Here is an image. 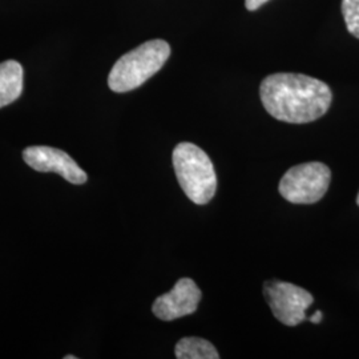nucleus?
<instances>
[{"instance_id":"9d476101","label":"nucleus","mask_w":359,"mask_h":359,"mask_svg":"<svg viewBox=\"0 0 359 359\" xmlns=\"http://www.w3.org/2000/svg\"><path fill=\"white\" fill-rule=\"evenodd\" d=\"M342 15L347 31L359 39V0H342Z\"/></svg>"},{"instance_id":"1a4fd4ad","label":"nucleus","mask_w":359,"mask_h":359,"mask_svg":"<svg viewBox=\"0 0 359 359\" xmlns=\"http://www.w3.org/2000/svg\"><path fill=\"white\" fill-rule=\"evenodd\" d=\"M176 358L179 359H218L217 350L209 341L197 338V337H187L180 339L179 344L175 348Z\"/></svg>"},{"instance_id":"7ed1b4c3","label":"nucleus","mask_w":359,"mask_h":359,"mask_svg":"<svg viewBox=\"0 0 359 359\" xmlns=\"http://www.w3.org/2000/svg\"><path fill=\"white\" fill-rule=\"evenodd\" d=\"M173 168L188 198L205 205L217 191V176L209 156L192 142H181L173 151Z\"/></svg>"},{"instance_id":"f03ea898","label":"nucleus","mask_w":359,"mask_h":359,"mask_svg":"<svg viewBox=\"0 0 359 359\" xmlns=\"http://www.w3.org/2000/svg\"><path fill=\"white\" fill-rule=\"evenodd\" d=\"M169 56L170 47L165 40L142 43L116 62L108 76L109 88L117 93L139 88L164 67Z\"/></svg>"},{"instance_id":"f257e3e1","label":"nucleus","mask_w":359,"mask_h":359,"mask_svg":"<svg viewBox=\"0 0 359 359\" xmlns=\"http://www.w3.org/2000/svg\"><path fill=\"white\" fill-rule=\"evenodd\" d=\"M264 108L274 118L290 124H306L325 115L333 100L326 83L301 74H274L259 87Z\"/></svg>"},{"instance_id":"423d86ee","label":"nucleus","mask_w":359,"mask_h":359,"mask_svg":"<svg viewBox=\"0 0 359 359\" xmlns=\"http://www.w3.org/2000/svg\"><path fill=\"white\" fill-rule=\"evenodd\" d=\"M23 160L27 165L38 172L57 173L75 185L86 184L88 180L87 173L77 165L76 161L69 154L52 147L38 145L26 148L23 151Z\"/></svg>"},{"instance_id":"6e6552de","label":"nucleus","mask_w":359,"mask_h":359,"mask_svg":"<svg viewBox=\"0 0 359 359\" xmlns=\"http://www.w3.org/2000/svg\"><path fill=\"white\" fill-rule=\"evenodd\" d=\"M23 92V67L15 60L0 65V108L10 105Z\"/></svg>"},{"instance_id":"9b49d317","label":"nucleus","mask_w":359,"mask_h":359,"mask_svg":"<svg viewBox=\"0 0 359 359\" xmlns=\"http://www.w3.org/2000/svg\"><path fill=\"white\" fill-rule=\"evenodd\" d=\"M268 0H245V7L248 11H256L261 6H264Z\"/></svg>"},{"instance_id":"39448f33","label":"nucleus","mask_w":359,"mask_h":359,"mask_svg":"<svg viewBox=\"0 0 359 359\" xmlns=\"http://www.w3.org/2000/svg\"><path fill=\"white\" fill-rule=\"evenodd\" d=\"M264 294L274 317L286 326H297L305 321L306 310L313 304L308 290L278 280L264 285Z\"/></svg>"},{"instance_id":"4468645a","label":"nucleus","mask_w":359,"mask_h":359,"mask_svg":"<svg viewBox=\"0 0 359 359\" xmlns=\"http://www.w3.org/2000/svg\"><path fill=\"white\" fill-rule=\"evenodd\" d=\"M357 204H358V206H359V193H358V196H357Z\"/></svg>"},{"instance_id":"ddd939ff","label":"nucleus","mask_w":359,"mask_h":359,"mask_svg":"<svg viewBox=\"0 0 359 359\" xmlns=\"http://www.w3.org/2000/svg\"><path fill=\"white\" fill-rule=\"evenodd\" d=\"M65 359H76L75 355H65Z\"/></svg>"},{"instance_id":"0eeeda50","label":"nucleus","mask_w":359,"mask_h":359,"mask_svg":"<svg viewBox=\"0 0 359 359\" xmlns=\"http://www.w3.org/2000/svg\"><path fill=\"white\" fill-rule=\"evenodd\" d=\"M201 301V290L191 278H181L173 289L154 301L152 311L161 321H175L193 314Z\"/></svg>"},{"instance_id":"20e7f679","label":"nucleus","mask_w":359,"mask_h":359,"mask_svg":"<svg viewBox=\"0 0 359 359\" xmlns=\"http://www.w3.org/2000/svg\"><path fill=\"white\" fill-rule=\"evenodd\" d=\"M332 172L327 165L313 161L290 168L280 181L278 191L292 204H316L327 192Z\"/></svg>"},{"instance_id":"f8f14e48","label":"nucleus","mask_w":359,"mask_h":359,"mask_svg":"<svg viewBox=\"0 0 359 359\" xmlns=\"http://www.w3.org/2000/svg\"><path fill=\"white\" fill-rule=\"evenodd\" d=\"M310 322H313V323H320L322 321V313L318 310V311H316L310 318Z\"/></svg>"}]
</instances>
